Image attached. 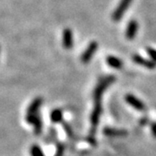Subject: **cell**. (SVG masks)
Masks as SVG:
<instances>
[{"label": "cell", "mask_w": 156, "mask_h": 156, "mask_svg": "<svg viewBox=\"0 0 156 156\" xmlns=\"http://www.w3.org/2000/svg\"><path fill=\"white\" fill-rule=\"evenodd\" d=\"M139 28V23L136 20L132 19L130 20L128 23V26L126 29V32H125V36L126 38L128 40H133L134 38V37L137 34V30Z\"/></svg>", "instance_id": "277c9868"}, {"label": "cell", "mask_w": 156, "mask_h": 156, "mask_svg": "<svg viewBox=\"0 0 156 156\" xmlns=\"http://www.w3.org/2000/svg\"><path fill=\"white\" fill-rule=\"evenodd\" d=\"M132 2H133V0H121L119 5H117L112 14V20L114 22H119L122 18L126 11H128Z\"/></svg>", "instance_id": "6da1fadb"}, {"label": "cell", "mask_w": 156, "mask_h": 156, "mask_svg": "<svg viewBox=\"0 0 156 156\" xmlns=\"http://www.w3.org/2000/svg\"><path fill=\"white\" fill-rule=\"evenodd\" d=\"M31 155L32 156H44L43 151L41 150V148L38 146H33L32 149H31Z\"/></svg>", "instance_id": "8fae6325"}, {"label": "cell", "mask_w": 156, "mask_h": 156, "mask_svg": "<svg viewBox=\"0 0 156 156\" xmlns=\"http://www.w3.org/2000/svg\"><path fill=\"white\" fill-rule=\"evenodd\" d=\"M103 133L107 136H123L124 134H126V131L121 129H115V128H107L106 129H104Z\"/></svg>", "instance_id": "ba28073f"}, {"label": "cell", "mask_w": 156, "mask_h": 156, "mask_svg": "<svg viewBox=\"0 0 156 156\" xmlns=\"http://www.w3.org/2000/svg\"><path fill=\"white\" fill-rule=\"evenodd\" d=\"M107 63L108 64V66L116 69H121L123 66V62L121 59H119L118 57L114 56H108L106 59Z\"/></svg>", "instance_id": "52a82bcc"}, {"label": "cell", "mask_w": 156, "mask_h": 156, "mask_svg": "<svg viewBox=\"0 0 156 156\" xmlns=\"http://www.w3.org/2000/svg\"><path fill=\"white\" fill-rule=\"evenodd\" d=\"M152 133H153V135L156 137V123H154L153 126H152Z\"/></svg>", "instance_id": "4fadbf2b"}, {"label": "cell", "mask_w": 156, "mask_h": 156, "mask_svg": "<svg viewBox=\"0 0 156 156\" xmlns=\"http://www.w3.org/2000/svg\"><path fill=\"white\" fill-rule=\"evenodd\" d=\"M126 101L128 102L130 106L134 108L135 109L139 110V111H143L145 109V105L141 101L138 99L137 97H135L134 95H131V94H128L125 97Z\"/></svg>", "instance_id": "8992f818"}, {"label": "cell", "mask_w": 156, "mask_h": 156, "mask_svg": "<svg viewBox=\"0 0 156 156\" xmlns=\"http://www.w3.org/2000/svg\"><path fill=\"white\" fill-rule=\"evenodd\" d=\"M98 49V43L95 41H92L91 43H89L88 47L86 48V50H84V52L81 56V62L83 63H88L90 60L92 59L93 56L95 55V51Z\"/></svg>", "instance_id": "7a4b0ae2"}, {"label": "cell", "mask_w": 156, "mask_h": 156, "mask_svg": "<svg viewBox=\"0 0 156 156\" xmlns=\"http://www.w3.org/2000/svg\"><path fill=\"white\" fill-rule=\"evenodd\" d=\"M133 61L139 64V65H141L143 67L147 68L148 69H154L156 68V63H154L152 60H149V59H146L144 57H142L140 55H137V54H134L133 57H132Z\"/></svg>", "instance_id": "5b68a950"}, {"label": "cell", "mask_w": 156, "mask_h": 156, "mask_svg": "<svg viewBox=\"0 0 156 156\" xmlns=\"http://www.w3.org/2000/svg\"><path fill=\"white\" fill-rule=\"evenodd\" d=\"M74 45V39H73V32L71 29L66 28L63 30L62 32V46L66 50H70Z\"/></svg>", "instance_id": "3957f363"}, {"label": "cell", "mask_w": 156, "mask_h": 156, "mask_svg": "<svg viewBox=\"0 0 156 156\" xmlns=\"http://www.w3.org/2000/svg\"><path fill=\"white\" fill-rule=\"evenodd\" d=\"M147 55L150 57V60L154 62V63H156V50L154 48L151 47H147Z\"/></svg>", "instance_id": "30bf717a"}, {"label": "cell", "mask_w": 156, "mask_h": 156, "mask_svg": "<svg viewBox=\"0 0 156 156\" xmlns=\"http://www.w3.org/2000/svg\"><path fill=\"white\" fill-rule=\"evenodd\" d=\"M63 154V147H61L58 148V151H57V154H56V156H62Z\"/></svg>", "instance_id": "7c38bea8"}, {"label": "cell", "mask_w": 156, "mask_h": 156, "mask_svg": "<svg viewBox=\"0 0 156 156\" xmlns=\"http://www.w3.org/2000/svg\"><path fill=\"white\" fill-rule=\"evenodd\" d=\"M62 119V112L60 109H55L51 113V120L53 122H60Z\"/></svg>", "instance_id": "9c48e42d"}]
</instances>
